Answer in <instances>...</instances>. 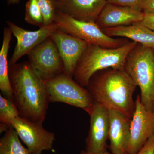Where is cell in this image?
Listing matches in <instances>:
<instances>
[{"label":"cell","instance_id":"8992f818","mask_svg":"<svg viewBox=\"0 0 154 154\" xmlns=\"http://www.w3.org/2000/svg\"><path fill=\"white\" fill-rule=\"evenodd\" d=\"M50 103L62 102L87 112L93 103L87 89L80 85L65 72L44 81Z\"/></svg>","mask_w":154,"mask_h":154},{"label":"cell","instance_id":"ac0fdd59","mask_svg":"<svg viewBox=\"0 0 154 154\" xmlns=\"http://www.w3.org/2000/svg\"><path fill=\"white\" fill-rule=\"evenodd\" d=\"M0 154H29L13 128L8 130L0 139Z\"/></svg>","mask_w":154,"mask_h":154},{"label":"cell","instance_id":"d4e9b609","mask_svg":"<svg viewBox=\"0 0 154 154\" xmlns=\"http://www.w3.org/2000/svg\"><path fill=\"white\" fill-rule=\"evenodd\" d=\"M142 11L145 14H154V0H144Z\"/></svg>","mask_w":154,"mask_h":154},{"label":"cell","instance_id":"4316f807","mask_svg":"<svg viewBox=\"0 0 154 154\" xmlns=\"http://www.w3.org/2000/svg\"><path fill=\"white\" fill-rule=\"evenodd\" d=\"M7 3L8 5H15L19 4L20 0H7Z\"/></svg>","mask_w":154,"mask_h":154},{"label":"cell","instance_id":"52a82bcc","mask_svg":"<svg viewBox=\"0 0 154 154\" xmlns=\"http://www.w3.org/2000/svg\"><path fill=\"white\" fill-rule=\"evenodd\" d=\"M43 122L31 121L19 116L11 122L19 138L27 146L29 154H42L44 151L52 149L55 136L48 131Z\"/></svg>","mask_w":154,"mask_h":154},{"label":"cell","instance_id":"9a60e30c","mask_svg":"<svg viewBox=\"0 0 154 154\" xmlns=\"http://www.w3.org/2000/svg\"><path fill=\"white\" fill-rule=\"evenodd\" d=\"M58 11L75 19L96 22L107 0H55Z\"/></svg>","mask_w":154,"mask_h":154},{"label":"cell","instance_id":"9c48e42d","mask_svg":"<svg viewBox=\"0 0 154 154\" xmlns=\"http://www.w3.org/2000/svg\"><path fill=\"white\" fill-rule=\"evenodd\" d=\"M90 117L89 132L86 139V152L100 154L107 152L109 140V118L108 109L94 102L87 111Z\"/></svg>","mask_w":154,"mask_h":154},{"label":"cell","instance_id":"7c38bea8","mask_svg":"<svg viewBox=\"0 0 154 154\" xmlns=\"http://www.w3.org/2000/svg\"><path fill=\"white\" fill-rule=\"evenodd\" d=\"M51 37L58 50L63 62L65 72L73 78L77 63L89 44L59 29L53 33Z\"/></svg>","mask_w":154,"mask_h":154},{"label":"cell","instance_id":"d6986e66","mask_svg":"<svg viewBox=\"0 0 154 154\" xmlns=\"http://www.w3.org/2000/svg\"><path fill=\"white\" fill-rule=\"evenodd\" d=\"M20 116L19 109L13 99L0 94V122L12 128L11 122Z\"/></svg>","mask_w":154,"mask_h":154},{"label":"cell","instance_id":"8fae6325","mask_svg":"<svg viewBox=\"0 0 154 154\" xmlns=\"http://www.w3.org/2000/svg\"><path fill=\"white\" fill-rule=\"evenodd\" d=\"M8 27L17 39L13 55L9 62V66L17 63L23 56L28 54L30 51L45 40L51 37L54 32L58 29L55 23L44 25L36 31H29L17 26L13 22L8 21Z\"/></svg>","mask_w":154,"mask_h":154},{"label":"cell","instance_id":"5bb4252c","mask_svg":"<svg viewBox=\"0 0 154 154\" xmlns=\"http://www.w3.org/2000/svg\"><path fill=\"white\" fill-rule=\"evenodd\" d=\"M108 111L109 149L113 154H128L131 119L116 110L108 109Z\"/></svg>","mask_w":154,"mask_h":154},{"label":"cell","instance_id":"4fadbf2b","mask_svg":"<svg viewBox=\"0 0 154 154\" xmlns=\"http://www.w3.org/2000/svg\"><path fill=\"white\" fill-rule=\"evenodd\" d=\"M144 17V13L142 11L107 3L96 22L102 29L140 22Z\"/></svg>","mask_w":154,"mask_h":154},{"label":"cell","instance_id":"83f0119b","mask_svg":"<svg viewBox=\"0 0 154 154\" xmlns=\"http://www.w3.org/2000/svg\"><path fill=\"white\" fill-rule=\"evenodd\" d=\"M86 154H113L112 153H108V152H106L105 153H100V154H90V153H88L86 152Z\"/></svg>","mask_w":154,"mask_h":154},{"label":"cell","instance_id":"484cf974","mask_svg":"<svg viewBox=\"0 0 154 154\" xmlns=\"http://www.w3.org/2000/svg\"><path fill=\"white\" fill-rule=\"evenodd\" d=\"M10 128H11L8 125L5 124V123H1L0 132H1V133L4 132V131H5L6 132Z\"/></svg>","mask_w":154,"mask_h":154},{"label":"cell","instance_id":"277c9868","mask_svg":"<svg viewBox=\"0 0 154 154\" xmlns=\"http://www.w3.org/2000/svg\"><path fill=\"white\" fill-rule=\"evenodd\" d=\"M152 48L138 44L127 58L125 70L140 90V100L153 111L154 97V54Z\"/></svg>","mask_w":154,"mask_h":154},{"label":"cell","instance_id":"f1b7e54d","mask_svg":"<svg viewBox=\"0 0 154 154\" xmlns=\"http://www.w3.org/2000/svg\"><path fill=\"white\" fill-rule=\"evenodd\" d=\"M86 154V151L85 150L84 151H82V152H81V154Z\"/></svg>","mask_w":154,"mask_h":154},{"label":"cell","instance_id":"e0dca14e","mask_svg":"<svg viewBox=\"0 0 154 154\" xmlns=\"http://www.w3.org/2000/svg\"><path fill=\"white\" fill-rule=\"evenodd\" d=\"M12 35L11 29L8 27H5L2 45L0 51V90L3 96L14 100L13 89L9 75V63L8 58Z\"/></svg>","mask_w":154,"mask_h":154},{"label":"cell","instance_id":"30bf717a","mask_svg":"<svg viewBox=\"0 0 154 154\" xmlns=\"http://www.w3.org/2000/svg\"><path fill=\"white\" fill-rule=\"evenodd\" d=\"M154 135V112L142 103L140 96L135 100V109L131 118L128 154H136Z\"/></svg>","mask_w":154,"mask_h":154},{"label":"cell","instance_id":"603a6c76","mask_svg":"<svg viewBox=\"0 0 154 154\" xmlns=\"http://www.w3.org/2000/svg\"><path fill=\"white\" fill-rule=\"evenodd\" d=\"M136 154H154V135L149 139L143 146Z\"/></svg>","mask_w":154,"mask_h":154},{"label":"cell","instance_id":"ba28073f","mask_svg":"<svg viewBox=\"0 0 154 154\" xmlns=\"http://www.w3.org/2000/svg\"><path fill=\"white\" fill-rule=\"evenodd\" d=\"M27 55L30 65L44 81L65 72L58 50L51 37L34 48Z\"/></svg>","mask_w":154,"mask_h":154},{"label":"cell","instance_id":"44dd1931","mask_svg":"<svg viewBox=\"0 0 154 154\" xmlns=\"http://www.w3.org/2000/svg\"><path fill=\"white\" fill-rule=\"evenodd\" d=\"M43 18L44 25H50L54 23L57 12L55 0H38Z\"/></svg>","mask_w":154,"mask_h":154},{"label":"cell","instance_id":"7a4b0ae2","mask_svg":"<svg viewBox=\"0 0 154 154\" xmlns=\"http://www.w3.org/2000/svg\"><path fill=\"white\" fill-rule=\"evenodd\" d=\"M137 87L125 69H108L95 73L86 88L94 102L131 119L135 109L133 95Z\"/></svg>","mask_w":154,"mask_h":154},{"label":"cell","instance_id":"3957f363","mask_svg":"<svg viewBox=\"0 0 154 154\" xmlns=\"http://www.w3.org/2000/svg\"><path fill=\"white\" fill-rule=\"evenodd\" d=\"M137 44L132 41L116 48L88 45L77 63L73 78L80 85L86 88L97 72L108 69H124L128 56Z\"/></svg>","mask_w":154,"mask_h":154},{"label":"cell","instance_id":"6da1fadb","mask_svg":"<svg viewBox=\"0 0 154 154\" xmlns=\"http://www.w3.org/2000/svg\"><path fill=\"white\" fill-rule=\"evenodd\" d=\"M9 75L20 116L43 122L50 103L44 80L29 62L9 66Z\"/></svg>","mask_w":154,"mask_h":154},{"label":"cell","instance_id":"2e32d148","mask_svg":"<svg viewBox=\"0 0 154 154\" xmlns=\"http://www.w3.org/2000/svg\"><path fill=\"white\" fill-rule=\"evenodd\" d=\"M110 37L129 38L145 47L154 48V31L140 22L126 26L102 29Z\"/></svg>","mask_w":154,"mask_h":154},{"label":"cell","instance_id":"ffe728a7","mask_svg":"<svg viewBox=\"0 0 154 154\" xmlns=\"http://www.w3.org/2000/svg\"><path fill=\"white\" fill-rule=\"evenodd\" d=\"M25 20L30 25L44 26V18L38 0H28L25 5Z\"/></svg>","mask_w":154,"mask_h":154},{"label":"cell","instance_id":"cb8c5ba5","mask_svg":"<svg viewBox=\"0 0 154 154\" xmlns=\"http://www.w3.org/2000/svg\"><path fill=\"white\" fill-rule=\"evenodd\" d=\"M142 24L154 31V14H145Z\"/></svg>","mask_w":154,"mask_h":154},{"label":"cell","instance_id":"f546056e","mask_svg":"<svg viewBox=\"0 0 154 154\" xmlns=\"http://www.w3.org/2000/svg\"><path fill=\"white\" fill-rule=\"evenodd\" d=\"M153 111L154 112V97L153 98V107H152Z\"/></svg>","mask_w":154,"mask_h":154},{"label":"cell","instance_id":"5b68a950","mask_svg":"<svg viewBox=\"0 0 154 154\" xmlns=\"http://www.w3.org/2000/svg\"><path fill=\"white\" fill-rule=\"evenodd\" d=\"M59 30L86 42L107 48L120 47L125 42L107 36L96 22L81 21L57 10L54 21Z\"/></svg>","mask_w":154,"mask_h":154},{"label":"cell","instance_id":"7402d4cb","mask_svg":"<svg viewBox=\"0 0 154 154\" xmlns=\"http://www.w3.org/2000/svg\"><path fill=\"white\" fill-rule=\"evenodd\" d=\"M144 0H107V3L142 11Z\"/></svg>","mask_w":154,"mask_h":154}]
</instances>
